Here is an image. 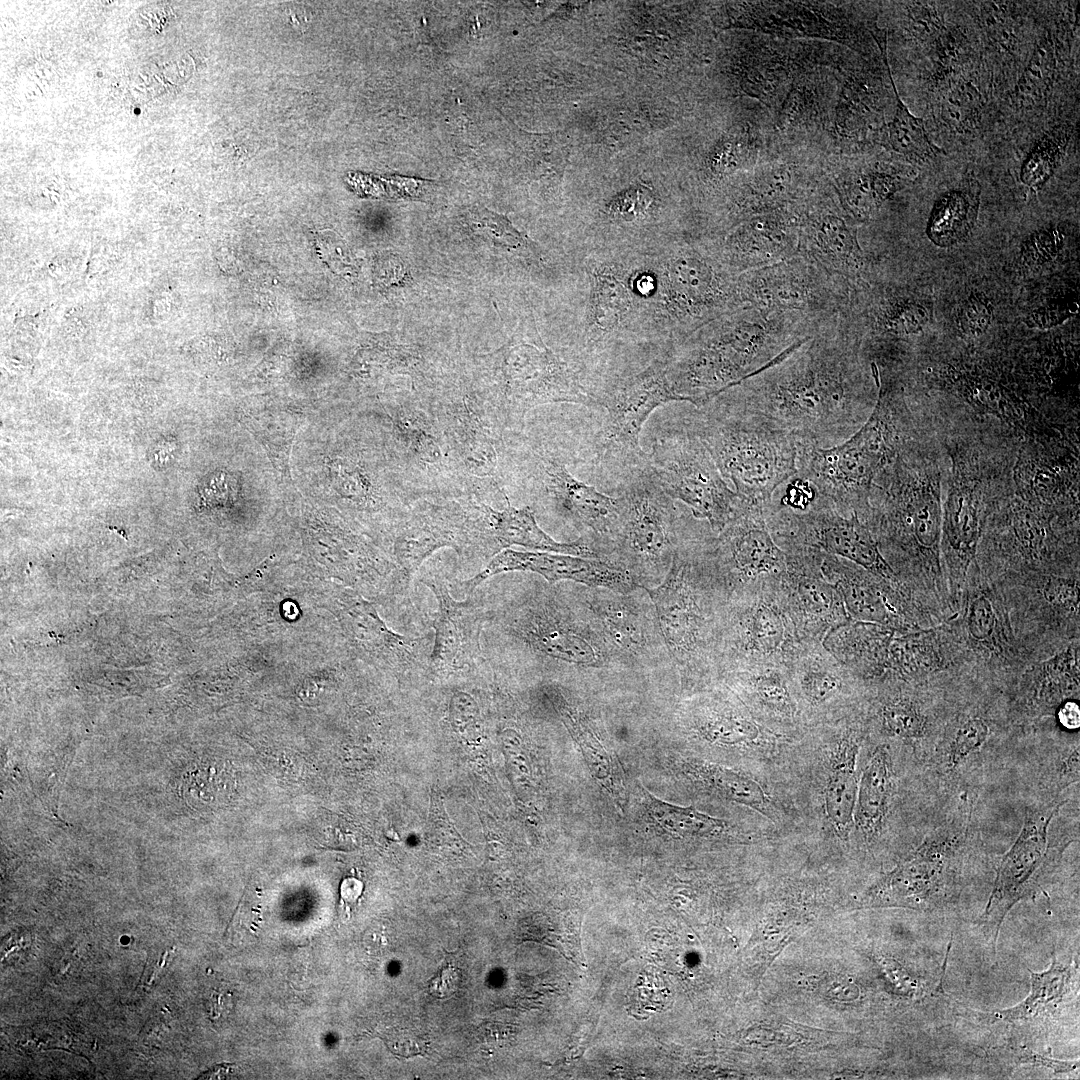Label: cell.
I'll list each match as a JSON object with an SVG mask.
<instances>
[{
  "label": "cell",
  "mask_w": 1080,
  "mask_h": 1080,
  "mask_svg": "<svg viewBox=\"0 0 1080 1080\" xmlns=\"http://www.w3.org/2000/svg\"><path fill=\"white\" fill-rule=\"evenodd\" d=\"M506 483L523 479L560 517L612 537L619 523V497H610L574 477L566 465L542 446L508 447Z\"/></svg>",
  "instance_id": "22"
},
{
  "label": "cell",
  "mask_w": 1080,
  "mask_h": 1080,
  "mask_svg": "<svg viewBox=\"0 0 1080 1080\" xmlns=\"http://www.w3.org/2000/svg\"><path fill=\"white\" fill-rule=\"evenodd\" d=\"M1054 722L1057 727L1064 731L1076 732L1080 727V710L1078 700L1065 701L1057 709Z\"/></svg>",
  "instance_id": "58"
},
{
  "label": "cell",
  "mask_w": 1080,
  "mask_h": 1080,
  "mask_svg": "<svg viewBox=\"0 0 1080 1080\" xmlns=\"http://www.w3.org/2000/svg\"><path fill=\"white\" fill-rule=\"evenodd\" d=\"M362 890V884L360 881L349 878L343 881L341 887V894L345 901L351 903L356 901Z\"/></svg>",
  "instance_id": "60"
},
{
  "label": "cell",
  "mask_w": 1080,
  "mask_h": 1080,
  "mask_svg": "<svg viewBox=\"0 0 1080 1080\" xmlns=\"http://www.w3.org/2000/svg\"><path fill=\"white\" fill-rule=\"evenodd\" d=\"M642 801L653 822L670 836L677 838L709 837L722 834L724 820L701 812L692 806L670 804L641 787Z\"/></svg>",
  "instance_id": "46"
},
{
  "label": "cell",
  "mask_w": 1080,
  "mask_h": 1080,
  "mask_svg": "<svg viewBox=\"0 0 1080 1080\" xmlns=\"http://www.w3.org/2000/svg\"><path fill=\"white\" fill-rule=\"evenodd\" d=\"M764 514L773 539L785 552H824L901 583L883 557L875 537L856 514L844 516L818 495L810 507L801 512L781 506L772 498L764 506Z\"/></svg>",
  "instance_id": "18"
},
{
  "label": "cell",
  "mask_w": 1080,
  "mask_h": 1080,
  "mask_svg": "<svg viewBox=\"0 0 1080 1080\" xmlns=\"http://www.w3.org/2000/svg\"><path fill=\"white\" fill-rule=\"evenodd\" d=\"M975 801L962 800L941 812L922 841L870 894L878 900L922 909L945 902L957 886L964 858L978 841Z\"/></svg>",
  "instance_id": "9"
},
{
  "label": "cell",
  "mask_w": 1080,
  "mask_h": 1080,
  "mask_svg": "<svg viewBox=\"0 0 1080 1080\" xmlns=\"http://www.w3.org/2000/svg\"><path fill=\"white\" fill-rule=\"evenodd\" d=\"M682 771L695 784L724 800L749 808L769 820L778 818L768 792L756 779L741 771L699 759L684 761Z\"/></svg>",
  "instance_id": "41"
},
{
  "label": "cell",
  "mask_w": 1080,
  "mask_h": 1080,
  "mask_svg": "<svg viewBox=\"0 0 1080 1080\" xmlns=\"http://www.w3.org/2000/svg\"><path fill=\"white\" fill-rule=\"evenodd\" d=\"M473 497L506 494L508 433L480 389L462 384L422 394Z\"/></svg>",
  "instance_id": "10"
},
{
  "label": "cell",
  "mask_w": 1080,
  "mask_h": 1080,
  "mask_svg": "<svg viewBox=\"0 0 1080 1080\" xmlns=\"http://www.w3.org/2000/svg\"><path fill=\"white\" fill-rule=\"evenodd\" d=\"M480 217L482 228H488L490 238H496L511 247H518L529 242V239L513 227L506 217L488 210L481 212Z\"/></svg>",
  "instance_id": "54"
},
{
  "label": "cell",
  "mask_w": 1080,
  "mask_h": 1080,
  "mask_svg": "<svg viewBox=\"0 0 1080 1080\" xmlns=\"http://www.w3.org/2000/svg\"><path fill=\"white\" fill-rule=\"evenodd\" d=\"M331 599L348 645L361 660L396 672L418 668L428 671L429 654L423 640L392 631L361 593L336 587Z\"/></svg>",
  "instance_id": "29"
},
{
  "label": "cell",
  "mask_w": 1080,
  "mask_h": 1080,
  "mask_svg": "<svg viewBox=\"0 0 1080 1080\" xmlns=\"http://www.w3.org/2000/svg\"><path fill=\"white\" fill-rule=\"evenodd\" d=\"M1061 137L1060 132L1050 133L1031 151L1021 170L1023 183L1041 186L1052 175L1065 147Z\"/></svg>",
  "instance_id": "50"
},
{
  "label": "cell",
  "mask_w": 1080,
  "mask_h": 1080,
  "mask_svg": "<svg viewBox=\"0 0 1080 1080\" xmlns=\"http://www.w3.org/2000/svg\"><path fill=\"white\" fill-rule=\"evenodd\" d=\"M590 606L608 641L624 653L639 655L648 647V629L640 609L624 597L609 596Z\"/></svg>",
  "instance_id": "43"
},
{
  "label": "cell",
  "mask_w": 1080,
  "mask_h": 1080,
  "mask_svg": "<svg viewBox=\"0 0 1080 1080\" xmlns=\"http://www.w3.org/2000/svg\"><path fill=\"white\" fill-rule=\"evenodd\" d=\"M498 740L512 780L519 787H527L531 780V765L521 733L510 726L498 733Z\"/></svg>",
  "instance_id": "52"
},
{
  "label": "cell",
  "mask_w": 1080,
  "mask_h": 1080,
  "mask_svg": "<svg viewBox=\"0 0 1080 1080\" xmlns=\"http://www.w3.org/2000/svg\"><path fill=\"white\" fill-rule=\"evenodd\" d=\"M963 681L863 686L856 710L868 735L903 746L919 765L929 755Z\"/></svg>",
  "instance_id": "16"
},
{
  "label": "cell",
  "mask_w": 1080,
  "mask_h": 1080,
  "mask_svg": "<svg viewBox=\"0 0 1080 1080\" xmlns=\"http://www.w3.org/2000/svg\"><path fill=\"white\" fill-rule=\"evenodd\" d=\"M872 370L877 399L854 434L831 447L797 444L795 475L810 482L817 495L840 514H856L860 520L868 509L875 478L918 431L903 386L896 378Z\"/></svg>",
  "instance_id": "5"
},
{
  "label": "cell",
  "mask_w": 1080,
  "mask_h": 1080,
  "mask_svg": "<svg viewBox=\"0 0 1080 1080\" xmlns=\"http://www.w3.org/2000/svg\"><path fill=\"white\" fill-rule=\"evenodd\" d=\"M630 305L629 292L619 279L597 275L593 291V320L601 329L610 330L622 319Z\"/></svg>",
  "instance_id": "49"
},
{
  "label": "cell",
  "mask_w": 1080,
  "mask_h": 1080,
  "mask_svg": "<svg viewBox=\"0 0 1080 1080\" xmlns=\"http://www.w3.org/2000/svg\"><path fill=\"white\" fill-rule=\"evenodd\" d=\"M978 207V188L972 185L946 192L932 209L927 225L929 238L942 247L964 240L975 223Z\"/></svg>",
  "instance_id": "44"
},
{
  "label": "cell",
  "mask_w": 1080,
  "mask_h": 1080,
  "mask_svg": "<svg viewBox=\"0 0 1080 1080\" xmlns=\"http://www.w3.org/2000/svg\"><path fill=\"white\" fill-rule=\"evenodd\" d=\"M708 532L679 545L670 569L646 589L666 647L688 681L721 673L722 619L728 593L714 571Z\"/></svg>",
  "instance_id": "6"
},
{
  "label": "cell",
  "mask_w": 1080,
  "mask_h": 1080,
  "mask_svg": "<svg viewBox=\"0 0 1080 1080\" xmlns=\"http://www.w3.org/2000/svg\"><path fill=\"white\" fill-rule=\"evenodd\" d=\"M383 416L387 458L415 500L473 497L422 394L399 400L387 407Z\"/></svg>",
  "instance_id": "13"
},
{
  "label": "cell",
  "mask_w": 1080,
  "mask_h": 1080,
  "mask_svg": "<svg viewBox=\"0 0 1080 1080\" xmlns=\"http://www.w3.org/2000/svg\"><path fill=\"white\" fill-rule=\"evenodd\" d=\"M165 959L166 955H164L162 961L157 962L156 960L153 963L147 965V968L145 969L144 974L141 978L142 987L148 988L155 983L157 975L160 973L161 969L165 965Z\"/></svg>",
  "instance_id": "61"
},
{
  "label": "cell",
  "mask_w": 1080,
  "mask_h": 1080,
  "mask_svg": "<svg viewBox=\"0 0 1080 1080\" xmlns=\"http://www.w3.org/2000/svg\"><path fill=\"white\" fill-rule=\"evenodd\" d=\"M481 720L478 699L469 690L454 689L447 701V722L452 732L463 736L479 728Z\"/></svg>",
  "instance_id": "51"
},
{
  "label": "cell",
  "mask_w": 1080,
  "mask_h": 1080,
  "mask_svg": "<svg viewBox=\"0 0 1080 1080\" xmlns=\"http://www.w3.org/2000/svg\"><path fill=\"white\" fill-rule=\"evenodd\" d=\"M884 60L889 71V66ZM892 87L896 96V112L893 120L885 127V139L895 152L907 157L928 159L936 157L940 150L928 138L921 119L914 117L897 93L891 73Z\"/></svg>",
  "instance_id": "47"
},
{
  "label": "cell",
  "mask_w": 1080,
  "mask_h": 1080,
  "mask_svg": "<svg viewBox=\"0 0 1080 1080\" xmlns=\"http://www.w3.org/2000/svg\"><path fill=\"white\" fill-rule=\"evenodd\" d=\"M789 671L806 723L844 716L860 700L862 682L823 643H805Z\"/></svg>",
  "instance_id": "33"
},
{
  "label": "cell",
  "mask_w": 1080,
  "mask_h": 1080,
  "mask_svg": "<svg viewBox=\"0 0 1080 1080\" xmlns=\"http://www.w3.org/2000/svg\"><path fill=\"white\" fill-rule=\"evenodd\" d=\"M645 471L668 497L686 504L693 517L706 521L715 533L747 504L724 480L685 420L655 440L646 453Z\"/></svg>",
  "instance_id": "14"
},
{
  "label": "cell",
  "mask_w": 1080,
  "mask_h": 1080,
  "mask_svg": "<svg viewBox=\"0 0 1080 1080\" xmlns=\"http://www.w3.org/2000/svg\"><path fill=\"white\" fill-rule=\"evenodd\" d=\"M420 581L437 603L428 672L450 678L477 669L483 663L481 635L490 619V609L474 595L455 599L447 579L437 572H427Z\"/></svg>",
  "instance_id": "27"
},
{
  "label": "cell",
  "mask_w": 1080,
  "mask_h": 1080,
  "mask_svg": "<svg viewBox=\"0 0 1080 1080\" xmlns=\"http://www.w3.org/2000/svg\"><path fill=\"white\" fill-rule=\"evenodd\" d=\"M383 534L407 588L422 564L440 549L451 548L461 559L474 558V523L468 498L413 501Z\"/></svg>",
  "instance_id": "21"
},
{
  "label": "cell",
  "mask_w": 1080,
  "mask_h": 1080,
  "mask_svg": "<svg viewBox=\"0 0 1080 1080\" xmlns=\"http://www.w3.org/2000/svg\"><path fill=\"white\" fill-rule=\"evenodd\" d=\"M828 322L741 306L699 327L664 363L678 401L700 407L767 368Z\"/></svg>",
  "instance_id": "3"
},
{
  "label": "cell",
  "mask_w": 1080,
  "mask_h": 1080,
  "mask_svg": "<svg viewBox=\"0 0 1080 1080\" xmlns=\"http://www.w3.org/2000/svg\"><path fill=\"white\" fill-rule=\"evenodd\" d=\"M872 330L878 335L903 337L922 330L930 311L922 303L904 297H887L873 309Z\"/></svg>",
  "instance_id": "48"
},
{
  "label": "cell",
  "mask_w": 1080,
  "mask_h": 1080,
  "mask_svg": "<svg viewBox=\"0 0 1080 1080\" xmlns=\"http://www.w3.org/2000/svg\"><path fill=\"white\" fill-rule=\"evenodd\" d=\"M818 552L823 576L839 591L849 617L894 628L938 625L901 583L840 557Z\"/></svg>",
  "instance_id": "26"
},
{
  "label": "cell",
  "mask_w": 1080,
  "mask_h": 1080,
  "mask_svg": "<svg viewBox=\"0 0 1080 1080\" xmlns=\"http://www.w3.org/2000/svg\"><path fill=\"white\" fill-rule=\"evenodd\" d=\"M1073 970L1053 958L1048 970L1030 972L1031 988L1025 1000L1018 1005L995 1011L994 1017L1003 1021L1032 1020L1052 1012L1068 995L1072 986Z\"/></svg>",
  "instance_id": "45"
},
{
  "label": "cell",
  "mask_w": 1080,
  "mask_h": 1080,
  "mask_svg": "<svg viewBox=\"0 0 1080 1080\" xmlns=\"http://www.w3.org/2000/svg\"><path fill=\"white\" fill-rule=\"evenodd\" d=\"M917 433L875 478L861 521L914 599L933 617L953 614L941 559L943 472Z\"/></svg>",
  "instance_id": "2"
},
{
  "label": "cell",
  "mask_w": 1080,
  "mask_h": 1080,
  "mask_svg": "<svg viewBox=\"0 0 1080 1080\" xmlns=\"http://www.w3.org/2000/svg\"><path fill=\"white\" fill-rule=\"evenodd\" d=\"M475 528V559L490 560L513 545L530 550L555 552L593 558L597 553L582 539L558 542L537 523L535 511L516 508L505 497L502 508H493L487 500L470 498Z\"/></svg>",
  "instance_id": "34"
},
{
  "label": "cell",
  "mask_w": 1080,
  "mask_h": 1080,
  "mask_svg": "<svg viewBox=\"0 0 1080 1080\" xmlns=\"http://www.w3.org/2000/svg\"><path fill=\"white\" fill-rule=\"evenodd\" d=\"M689 727L711 744L744 752H771L786 736L761 722L737 696L699 702L690 712Z\"/></svg>",
  "instance_id": "38"
},
{
  "label": "cell",
  "mask_w": 1080,
  "mask_h": 1080,
  "mask_svg": "<svg viewBox=\"0 0 1080 1080\" xmlns=\"http://www.w3.org/2000/svg\"><path fill=\"white\" fill-rule=\"evenodd\" d=\"M620 518L612 536L621 566L638 578L662 581L679 547L676 510L644 470L620 492Z\"/></svg>",
  "instance_id": "17"
},
{
  "label": "cell",
  "mask_w": 1080,
  "mask_h": 1080,
  "mask_svg": "<svg viewBox=\"0 0 1080 1080\" xmlns=\"http://www.w3.org/2000/svg\"><path fill=\"white\" fill-rule=\"evenodd\" d=\"M490 611L488 623L536 656L585 667L603 663L599 641L547 591L531 593Z\"/></svg>",
  "instance_id": "19"
},
{
  "label": "cell",
  "mask_w": 1080,
  "mask_h": 1080,
  "mask_svg": "<svg viewBox=\"0 0 1080 1080\" xmlns=\"http://www.w3.org/2000/svg\"><path fill=\"white\" fill-rule=\"evenodd\" d=\"M799 211L784 210L748 218L718 245L724 264L736 275L787 260L798 253Z\"/></svg>",
  "instance_id": "36"
},
{
  "label": "cell",
  "mask_w": 1080,
  "mask_h": 1080,
  "mask_svg": "<svg viewBox=\"0 0 1080 1080\" xmlns=\"http://www.w3.org/2000/svg\"><path fill=\"white\" fill-rule=\"evenodd\" d=\"M1079 639L1028 665L1001 693L1011 722L1024 734L1079 700ZM1055 723V722H1054Z\"/></svg>",
  "instance_id": "28"
},
{
  "label": "cell",
  "mask_w": 1080,
  "mask_h": 1080,
  "mask_svg": "<svg viewBox=\"0 0 1080 1080\" xmlns=\"http://www.w3.org/2000/svg\"><path fill=\"white\" fill-rule=\"evenodd\" d=\"M514 571L538 574L549 584L573 581L620 594L632 592L638 584L628 570L602 560L563 553L517 551L508 548L491 558L485 568L473 577L460 581V591L465 596H471L490 577Z\"/></svg>",
  "instance_id": "31"
},
{
  "label": "cell",
  "mask_w": 1080,
  "mask_h": 1080,
  "mask_svg": "<svg viewBox=\"0 0 1080 1080\" xmlns=\"http://www.w3.org/2000/svg\"><path fill=\"white\" fill-rule=\"evenodd\" d=\"M424 836L430 843L466 844V841L461 837L448 816L443 798L436 788H432L431 790L430 807L424 829Z\"/></svg>",
  "instance_id": "53"
},
{
  "label": "cell",
  "mask_w": 1080,
  "mask_h": 1080,
  "mask_svg": "<svg viewBox=\"0 0 1080 1080\" xmlns=\"http://www.w3.org/2000/svg\"><path fill=\"white\" fill-rule=\"evenodd\" d=\"M741 306L775 313H797L828 322L848 303L849 290L800 254L738 276Z\"/></svg>",
  "instance_id": "20"
},
{
  "label": "cell",
  "mask_w": 1080,
  "mask_h": 1080,
  "mask_svg": "<svg viewBox=\"0 0 1080 1080\" xmlns=\"http://www.w3.org/2000/svg\"><path fill=\"white\" fill-rule=\"evenodd\" d=\"M950 458L942 502L941 559L955 610L968 578L978 571L986 521L998 504L986 459L969 442L947 443Z\"/></svg>",
  "instance_id": "11"
},
{
  "label": "cell",
  "mask_w": 1080,
  "mask_h": 1080,
  "mask_svg": "<svg viewBox=\"0 0 1080 1080\" xmlns=\"http://www.w3.org/2000/svg\"><path fill=\"white\" fill-rule=\"evenodd\" d=\"M1020 1062L1032 1063L1051 1068L1058 1073L1069 1072L1078 1067V1061H1060L1056 1059L1046 1058L1039 1054H1035L1032 1051H1025L1020 1058Z\"/></svg>",
  "instance_id": "59"
},
{
  "label": "cell",
  "mask_w": 1080,
  "mask_h": 1080,
  "mask_svg": "<svg viewBox=\"0 0 1080 1080\" xmlns=\"http://www.w3.org/2000/svg\"><path fill=\"white\" fill-rule=\"evenodd\" d=\"M741 702L761 722L786 735L805 726L789 666L756 664L722 673Z\"/></svg>",
  "instance_id": "37"
},
{
  "label": "cell",
  "mask_w": 1080,
  "mask_h": 1080,
  "mask_svg": "<svg viewBox=\"0 0 1080 1080\" xmlns=\"http://www.w3.org/2000/svg\"><path fill=\"white\" fill-rule=\"evenodd\" d=\"M695 407V406H694ZM744 502L765 506L797 473L796 439L716 398L684 418Z\"/></svg>",
  "instance_id": "7"
},
{
  "label": "cell",
  "mask_w": 1080,
  "mask_h": 1080,
  "mask_svg": "<svg viewBox=\"0 0 1080 1080\" xmlns=\"http://www.w3.org/2000/svg\"><path fill=\"white\" fill-rule=\"evenodd\" d=\"M1024 737L1011 722L1001 693L970 679L956 693L920 766L923 782L941 807L976 799L979 789L1011 762Z\"/></svg>",
  "instance_id": "4"
},
{
  "label": "cell",
  "mask_w": 1080,
  "mask_h": 1080,
  "mask_svg": "<svg viewBox=\"0 0 1080 1080\" xmlns=\"http://www.w3.org/2000/svg\"><path fill=\"white\" fill-rule=\"evenodd\" d=\"M670 401L678 399L664 363L625 378L601 394L599 405L606 413L597 439L600 460L629 471V476L645 469L646 453L639 444L642 427L657 407Z\"/></svg>",
  "instance_id": "23"
},
{
  "label": "cell",
  "mask_w": 1080,
  "mask_h": 1080,
  "mask_svg": "<svg viewBox=\"0 0 1080 1080\" xmlns=\"http://www.w3.org/2000/svg\"><path fill=\"white\" fill-rule=\"evenodd\" d=\"M779 582L729 595L722 619L721 674L756 664L789 666L805 644Z\"/></svg>",
  "instance_id": "15"
},
{
  "label": "cell",
  "mask_w": 1080,
  "mask_h": 1080,
  "mask_svg": "<svg viewBox=\"0 0 1080 1080\" xmlns=\"http://www.w3.org/2000/svg\"><path fill=\"white\" fill-rule=\"evenodd\" d=\"M946 622L972 675L1000 692L1038 660L1016 633L999 587L980 570L968 578Z\"/></svg>",
  "instance_id": "12"
},
{
  "label": "cell",
  "mask_w": 1080,
  "mask_h": 1080,
  "mask_svg": "<svg viewBox=\"0 0 1080 1080\" xmlns=\"http://www.w3.org/2000/svg\"><path fill=\"white\" fill-rule=\"evenodd\" d=\"M715 534L709 541L710 557L728 597L764 583L778 582L787 571V555L769 531L764 506L747 503Z\"/></svg>",
  "instance_id": "25"
},
{
  "label": "cell",
  "mask_w": 1080,
  "mask_h": 1080,
  "mask_svg": "<svg viewBox=\"0 0 1080 1080\" xmlns=\"http://www.w3.org/2000/svg\"><path fill=\"white\" fill-rule=\"evenodd\" d=\"M1069 799L1040 801L1025 811L1023 826L1003 856L985 907L984 918L996 923V935L1006 914L1022 898L1035 892L1040 879L1064 845L1052 835V824Z\"/></svg>",
  "instance_id": "24"
},
{
  "label": "cell",
  "mask_w": 1080,
  "mask_h": 1080,
  "mask_svg": "<svg viewBox=\"0 0 1080 1080\" xmlns=\"http://www.w3.org/2000/svg\"><path fill=\"white\" fill-rule=\"evenodd\" d=\"M460 981V971L455 967L446 966L430 981L429 992L439 999L450 997L456 992Z\"/></svg>",
  "instance_id": "57"
},
{
  "label": "cell",
  "mask_w": 1080,
  "mask_h": 1080,
  "mask_svg": "<svg viewBox=\"0 0 1080 1080\" xmlns=\"http://www.w3.org/2000/svg\"><path fill=\"white\" fill-rule=\"evenodd\" d=\"M836 733L830 743L825 765L823 809L837 837L848 840L854 831V811L862 744L868 737L856 709L835 719Z\"/></svg>",
  "instance_id": "35"
},
{
  "label": "cell",
  "mask_w": 1080,
  "mask_h": 1080,
  "mask_svg": "<svg viewBox=\"0 0 1080 1080\" xmlns=\"http://www.w3.org/2000/svg\"><path fill=\"white\" fill-rule=\"evenodd\" d=\"M1064 730L1058 740L1049 743L1047 750H1040V756L1034 758L1036 771V798L1040 801L1064 800L1063 793L1079 783V733L1072 738L1064 736Z\"/></svg>",
  "instance_id": "42"
},
{
  "label": "cell",
  "mask_w": 1080,
  "mask_h": 1080,
  "mask_svg": "<svg viewBox=\"0 0 1080 1080\" xmlns=\"http://www.w3.org/2000/svg\"><path fill=\"white\" fill-rule=\"evenodd\" d=\"M548 699L577 743L595 781L608 793L615 806L624 811L627 801L626 786L616 758L604 747L559 688L550 687Z\"/></svg>",
  "instance_id": "40"
},
{
  "label": "cell",
  "mask_w": 1080,
  "mask_h": 1080,
  "mask_svg": "<svg viewBox=\"0 0 1080 1080\" xmlns=\"http://www.w3.org/2000/svg\"><path fill=\"white\" fill-rule=\"evenodd\" d=\"M893 752L879 740L860 770L853 832L867 844L884 836L894 813L900 781Z\"/></svg>",
  "instance_id": "39"
},
{
  "label": "cell",
  "mask_w": 1080,
  "mask_h": 1080,
  "mask_svg": "<svg viewBox=\"0 0 1080 1080\" xmlns=\"http://www.w3.org/2000/svg\"><path fill=\"white\" fill-rule=\"evenodd\" d=\"M480 388L508 434L520 435L527 413L550 403L599 404L579 374L540 339L516 340L483 357Z\"/></svg>",
  "instance_id": "8"
},
{
  "label": "cell",
  "mask_w": 1080,
  "mask_h": 1080,
  "mask_svg": "<svg viewBox=\"0 0 1080 1080\" xmlns=\"http://www.w3.org/2000/svg\"><path fill=\"white\" fill-rule=\"evenodd\" d=\"M785 553L787 571L779 587L789 614L804 643H823L851 618L839 591L823 576L816 550Z\"/></svg>",
  "instance_id": "30"
},
{
  "label": "cell",
  "mask_w": 1080,
  "mask_h": 1080,
  "mask_svg": "<svg viewBox=\"0 0 1080 1080\" xmlns=\"http://www.w3.org/2000/svg\"><path fill=\"white\" fill-rule=\"evenodd\" d=\"M798 253L812 261L849 292L862 279L866 258L857 229L845 215L823 201L805 203L798 217Z\"/></svg>",
  "instance_id": "32"
},
{
  "label": "cell",
  "mask_w": 1080,
  "mask_h": 1080,
  "mask_svg": "<svg viewBox=\"0 0 1080 1080\" xmlns=\"http://www.w3.org/2000/svg\"><path fill=\"white\" fill-rule=\"evenodd\" d=\"M649 197V191L645 188L629 189L613 201L611 211L625 220L632 219L645 209L650 202Z\"/></svg>",
  "instance_id": "56"
},
{
  "label": "cell",
  "mask_w": 1080,
  "mask_h": 1080,
  "mask_svg": "<svg viewBox=\"0 0 1080 1080\" xmlns=\"http://www.w3.org/2000/svg\"><path fill=\"white\" fill-rule=\"evenodd\" d=\"M990 319L991 311L989 307L979 300H968L959 312L961 329L970 336L984 332L990 323Z\"/></svg>",
  "instance_id": "55"
},
{
  "label": "cell",
  "mask_w": 1080,
  "mask_h": 1080,
  "mask_svg": "<svg viewBox=\"0 0 1080 1080\" xmlns=\"http://www.w3.org/2000/svg\"><path fill=\"white\" fill-rule=\"evenodd\" d=\"M877 392L838 317L714 398L790 434L797 444L825 448L845 441L864 424Z\"/></svg>",
  "instance_id": "1"
}]
</instances>
